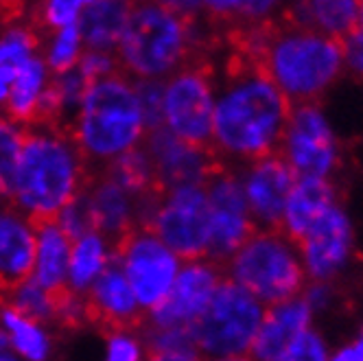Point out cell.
<instances>
[{
  "mask_svg": "<svg viewBox=\"0 0 363 361\" xmlns=\"http://www.w3.org/2000/svg\"><path fill=\"white\" fill-rule=\"evenodd\" d=\"M177 259L206 261L211 241V204L206 187L167 191L149 228Z\"/></svg>",
  "mask_w": 363,
  "mask_h": 361,
  "instance_id": "8",
  "label": "cell"
},
{
  "mask_svg": "<svg viewBox=\"0 0 363 361\" xmlns=\"http://www.w3.org/2000/svg\"><path fill=\"white\" fill-rule=\"evenodd\" d=\"M191 40L193 13L173 3H143L132 5L116 53L134 82H164L184 68Z\"/></svg>",
  "mask_w": 363,
  "mask_h": 361,
  "instance_id": "5",
  "label": "cell"
},
{
  "mask_svg": "<svg viewBox=\"0 0 363 361\" xmlns=\"http://www.w3.org/2000/svg\"><path fill=\"white\" fill-rule=\"evenodd\" d=\"M46 86H48V66L40 55L20 64L16 68V82L7 101L9 118L24 127L33 125L38 103Z\"/></svg>",
  "mask_w": 363,
  "mask_h": 361,
  "instance_id": "25",
  "label": "cell"
},
{
  "mask_svg": "<svg viewBox=\"0 0 363 361\" xmlns=\"http://www.w3.org/2000/svg\"><path fill=\"white\" fill-rule=\"evenodd\" d=\"M24 138H27V127L11 121L9 116H0V187L7 197L11 193Z\"/></svg>",
  "mask_w": 363,
  "mask_h": 361,
  "instance_id": "29",
  "label": "cell"
},
{
  "mask_svg": "<svg viewBox=\"0 0 363 361\" xmlns=\"http://www.w3.org/2000/svg\"><path fill=\"white\" fill-rule=\"evenodd\" d=\"M359 3L354 0H315V3H298L284 11V20L296 27L318 31L328 38L342 40L357 27Z\"/></svg>",
  "mask_w": 363,
  "mask_h": 361,
  "instance_id": "23",
  "label": "cell"
},
{
  "mask_svg": "<svg viewBox=\"0 0 363 361\" xmlns=\"http://www.w3.org/2000/svg\"><path fill=\"white\" fill-rule=\"evenodd\" d=\"M300 248L308 274L315 280L330 278L346 261L350 248V223L346 215L337 206H330L306 232Z\"/></svg>",
  "mask_w": 363,
  "mask_h": 361,
  "instance_id": "17",
  "label": "cell"
},
{
  "mask_svg": "<svg viewBox=\"0 0 363 361\" xmlns=\"http://www.w3.org/2000/svg\"><path fill=\"white\" fill-rule=\"evenodd\" d=\"M70 134L90 162L110 165L123 153L140 147L147 130L134 82L112 74L90 84L70 125Z\"/></svg>",
  "mask_w": 363,
  "mask_h": 361,
  "instance_id": "4",
  "label": "cell"
},
{
  "mask_svg": "<svg viewBox=\"0 0 363 361\" xmlns=\"http://www.w3.org/2000/svg\"><path fill=\"white\" fill-rule=\"evenodd\" d=\"M230 82L215 101V149L250 160L280 151L291 103L254 60L235 50Z\"/></svg>",
  "mask_w": 363,
  "mask_h": 361,
  "instance_id": "1",
  "label": "cell"
},
{
  "mask_svg": "<svg viewBox=\"0 0 363 361\" xmlns=\"http://www.w3.org/2000/svg\"><path fill=\"white\" fill-rule=\"evenodd\" d=\"M13 82H16V68H11V66L0 68V106H3V103L7 106Z\"/></svg>",
  "mask_w": 363,
  "mask_h": 361,
  "instance_id": "41",
  "label": "cell"
},
{
  "mask_svg": "<svg viewBox=\"0 0 363 361\" xmlns=\"http://www.w3.org/2000/svg\"><path fill=\"white\" fill-rule=\"evenodd\" d=\"M342 64L340 40L296 27L287 20L282 24L269 20V35L258 66L291 106L318 99L340 74Z\"/></svg>",
  "mask_w": 363,
  "mask_h": 361,
  "instance_id": "3",
  "label": "cell"
},
{
  "mask_svg": "<svg viewBox=\"0 0 363 361\" xmlns=\"http://www.w3.org/2000/svg\"><path fill=\"white\" fill-rule=\"evenodd\" d=\"M333 361H357V357H354V350L352 348H346V350H342L340 355H337Z\"/></svg>",
  "mask_w": 363,
  "mask_h": 361,
  "instance_id": "44",
  "label": "cell"
},
{
  "mask_svg": "<svg viewBox=\"0 0 363 361\" xmlns=\"http://www.w3.org/2000/svg\"><path fill=\"white\" fill-rule=\"evenodd\" d=\"M300 175L280 153L256 160L243 182L250 215L258 232L282 235V217Z\"/></svg>",
  "mask_w": 363,
  "mask_h": 361,
  "instance_id": "13",
  "label": "cell"
},
{
  "mask_svg": "<svg viewBox=\"0 0 363 361\" xmlns=\"http://www.w3.org/2000/svg\"><path fill=\"white\" fill-rule=\"evenodd\" d=\"M0 361H20V357H16L9 350H5V352H0Z\"/></svg>",
  "mask_w": 363,
  "mask_h": 361,
  "instance_id": "48",
  "label": "cell"
},
{
  "mask_svg": "<svg viewBox=\"0 0 363 361\" xmlns=\"http://www.w3.org/2000/svg\"><path fill=\"white\" fill-rule=\"evenodd\" d=\"M3 197H7V195H5V191H3V187H0V199H3Z\"/></svg>",
  "mask_w": 363,
  "mask_h": 361,
  "instance_id": "50",
  "label": "cell"
},
{
  "mask_svg": "<svg viewBox=\"0 0 363 361\" xmlns=\"http://www.w3.org/2000/svg\"><path fill=\"white\" fill-rule=\"evenodd\" d=\"M64 235L74 243L84 239L90 232H94V223H92V213H90V201H88V195H86V189L77 195L68 206L60 211V215L53 219Z\"/></svg>",
  "mask_w": 363,
  "mask_h": 361,
  "instance_id": "33",
  "label": "cell"
},
{
  "mask_svg": "<svg viewBox=\"0 0 363 361\" xmlns=\"http://www.w3.org/2000/svg\"><path fill=\"white\" fill-rule=\"evenodd\" d=\"M88 182L86 158L70 132L29 125L13 175L11 201L33 223L60 215Z\"/></svg>",
  "mask_w": 363,
  "mask_h": 361,
  "instance_id": "2",
  "label": "cell"
},
{
  "mask_svg": "<svg viewBox=\"0 0 363 361\" xmlns=\"http://www.w3.org/2000/svg\"><path fill=\"white\" fill-rule=\"evenodd\" d=\"M82 33L77 27H68L55 33V38L50 40V46L46 50V66L50 72L64 74L72 68H77L82 57Z\"/></svg>",
  "mask_w": 363,
  "mask_h": 361,
  "instance_id": "31",
  "label": "cell"
},
{
  "mask_svg": "<svg viewBox=\"0 0 363 361\" xmlns=\"http://www.w3.org/2000/svg\"><path fill=\"white\" fill-rule=\"evenodd\" d=\"M215 94L208 70L184 66L164 86V127L193 147L215 149Z\"/></svg>",
  "mask_w": 363,
  "mask_h": 361,
  "instance_id": "9",
  "label": "cell"
},
{
  "mask_svg": "<svg viewBox=\"0 0 363 361\" xmlns=\"http://www.w3.org/2000/svg\"><path fill=\"white\" fill-rule=\"evenodd\" d=\"M164 82H134L147 134L164 127Z\"/></svg>",
  "mask_w": 363,
  "mask_h": 361,
  "instance_id": "34",
  "label": "cell"
},
{
  "mask_svg": "<svg viewBox=\"0 0 363 361\" xmlns=\"http://www.w3.org/2000/svg\"><path fill=\"white\" fill-rule=\"evenodd\" d=\"M306 302H308V306L311 309H315V306H322L324 302H326V287L324 285H318V287H313L308 294H306V298H304Z\"/></svg>",
  "mask_w": 363,
  "mask_h": 361,
  "instance_id": "42",
  "label": "cell"
},
{
  "mask_svg": "<svg viewBox=\"0 0 363 361\" xmlns=\"http://www.w3.org/2000/svg\"><path fill=\"white\" fill-rule=\"evenodd\" d=\"M278 153L300 177H324L330 171L335 162V140L328 123L313 103L291 106Z\"/></svg>",
  "mask_w": 363,
  "mask_h": 361,
  "instance_id": "12",
  "label": "cell"
},
{
  "mask_svg": "<svg viewBox=\"0 0 363 361\" xmlns=\"http://www.w3.org/2000/svg\"><path fill=\"white\" fill-rule=\"evenodd\" d=\"M9 348V338H7V333L3 331V326H0V352H5Z\"/></svg>",
  "mask_w": 363,
  "mask_h": 361,
  "instance_id": "45",
  "label": "cell"
},
{
  "mask_svg": "<svg viewBox=\"0 0 363 361\" xmlns=\"http://www.w3.org/2000/svg\"><path fill=\"white\" fill-rule=\"evenodd\" d=\"M311 320V306L304 298H294L282 304L269 306L258 333L252 342L250 357L256 361H274L278 359Z\"/></svg>",
  "mask_w": 363,
  "mask_h": 361,
  "instance_id": "19",
  "label": "cell"
},
{
  "mask_svg": "<svg viewBox=\"0 0 363 361\" xmlns=\"http://www.w3.org/2000/svg\"><path fill=\"white\" fill-rule=\"evenodd\" d=\"M114 259L123 267L140 309L158 306L171 291L179 274V259L149 230L136 228L114 248Z\"/></svg>",
  "mask_w": 363,
  "mask_h": 361,
  "instance_id": "10",
  "label": "cell"
},
{
  "mask_svg": "<svg viewBox=\"0 0 363 361\" xmlns=\"http://www.w3.org/2000/svg\"><path fill=\"white\" fill-rule=\"evenodd\" d=\"M38 35L27 24H11L0 33V68H18L27 60L35 57Z\"/></svg>",
  "mask_w": 363,
  "mask_h": 361,
  "instance_id": "30",
  "label": "cell"
},
{
  "mask_svg": "<svg viewBox=\"0 0 363 361\" xmlns=\"http://www.w3.org/2000/svg\"><path fill=\"white\" fill-rule=\"evenodd\" d=\"M38 232V250L31 280L50 294H64L68 289V270L72 241L64 235L62 228L50 219L35 223Z\"/></svg>",
  "mask_w": 363,
  "mask_h": 361,
  "instance_id": "20",
  "label": "cell"
},
{
  "mask_svg": "<svg viewBox=\"0 0 363 361\" xmlns=\"http://www.w3.org/2000/svg\"><path fill=\"white\" fill-rule=\"evenodd\" d=\"M143 149L151 158L155 182L164 193L182 187H206L221 171L215 149L193 147L173 136L167 127L149 132Z\"/></svg>",
  "mask_w": 363,
  "mask_h": 361,
  "instance_id": "11",
  "label": "cell"
},
{
  "mask_svg": "<svg viewBox=\"0 0 363 361\" xmlns=\"http://www.w3.org/2000/svg\"><path fill=\"white\" fill-rule=\"evenodd\" d=\"M84 5H86L84 0H48L40 16L46 27L62 31L68 27H77Z\"/></svg>",
  "mask_w": 363,
  "mask_h": 361,
  "instance_id": "36",
  "label": "cell"
},
{
  "mask_svg": "<svg viewBox=\"0 0 363 361\" xmlns=\"http://www.w3.org/2000/svg\"><path fill=\"white\" fill-rule=\"evenodd\" d=\"M340 46H342V57H344V62L357 74L363 77V33L354 27L348 35H344L340 40Z\"/></svg>",
  "mask_w": 363,
  "mask_h": 361,
  "instance_id": "40",
  "label": "cell"
},
{
  "mask_svg": "<svg viewBox=\"0 0 363 361\" xmlns=\"http://www.w3.org/2000/svg\"><path fill=\"white\" fill-rule=\"evenodd\" d=\"M274 361H326V350L315 333L302 331Z\"/></svg>",
  "mask_w": 363,
  "mask_h": 361,
  "instance_id": "37",
  "label": "cell"
},
{
  "mask_svg": "<svg viewBox=\"0 0 363 361\" xmlns=\"http://www.w3.org/2000/svg\"><path fill=\"white\" fill-rule=\"evenodd\" d=\"M357 29L363 33V3H359V16H357Z\"/></svg>",
  "mask_w": 363,
  "mask_h": 361,
  "instance_id": "47",
  "label": "cell"
},
{
  "mask_svg": "<svg viewBox=\"0 0 363 361\" xmlns=\"http://www.w3.org/2000/svg\"><path fill=\"white\" fill-rule=\"evenodd\" d=\"M0 326L7 333L9 346L27 361H46L50 352V340L42 324L24 318L9 304L0 309Z\"/></svg>",
  "mask_w": 363,
  "mask_h": 361,
  "instance_id": "27",
  "label": "cell"
},
{
  "mask_svg": "<svg viewBox=\"0 0 363 361\" xmlns=\"http://www.w3.org/2000/svg\"><path fill=\"white\" fill-rule=\"evenodd\" d=\"M57 94H60V101H62V108H64V114L72 112L77 116L82 108V101L88 92V82L84 79V74L72 68L64 74H55V82H53Z\"/></svg>",
  "mask_w": 363,
  "mask_h": 361,
  "instance_id": "35",
  "label": "cell"
},
{
  "mask_svg": "<svg viewBox=\"0 0 363 361\" xmlns=\"http://www.w3.org/2000/svg\"><path fill=\"white\" fill-rule=\"evenodd\" d=\"M9 296H11L9 306L16 309L24 318H29L38 324L57 320V296L42 289L31 278L27 282H22L20 287H16Z\"/></svg>",
  "mask_w": 363,
  "mask_h": 361,
  "instance_id": "28",
  "label": "cell"
},
{
  "mask_svg": "<svg viewBox=\"0 0 363 361\" xmlns=\"http://www.w3.org/2000/svg\"><path fill=\"white\" fill-rule=\"evenodd\" d=\"M114 250L99 232H90L84 239L72 243L70 270H68V291L86 296L96 278L112 263Z\"/></svg>",
  "mask_w": 363,
  "mask_h": 361,
  "instance_id": "24",
  "label": "cell"
},
{
  "mask_svg": "<svg viewBox=\"0 0 363 361\" xmlns=\"http://www.w3.org/2000/svg\"><path fill=\"white\" fill-rule=\"evenodd\" d=\"M352 350H354L357 361H363V335H361V340L357 342V346H352Z\"/></svg>",
  "mask_w": 363,
  "mask_h": 361,
  "instance_id": "46",
  "label": "cell"
},
{
  "mask_svg": "<svg viewBox=\"0 0 363 361\" xmlns=\"http://www.w3.org/2000/svg\"><path fill=\"white\" fill-rule=\"evenodd\" d=\"M84 298L88 304V318L103 322L112 331L132 328L143 320V309L114 256L108 270L96 278V282Z\"/></svg>",
  "mask_w": 363,
  "mask_h": 361,
  "instance_id": "16",
  "label": "cell"
},
{
  "mask_svg": "<svg viewBox=\"0 0 363 361\" xmlns=\"http://www.w3.org/2000/svg\"><path fill=\"white\" fill-rule=\"evenodd\" d=\"M77 70L84 74L88 84L116 74V57L112 53H99V50H84Z\"/></svg>",
  "mask_w": 363,
  "mask_h": 361,
  "instance_id": "38",
  "label": "cell"
},
{
  "mask_svg": "<svg viewBox=\"0 0 363 361\" xmlns=\"http://www.w3.org/2000/svg\"><path fill=\"white\" fill-rule=\"evenodd\" d=\"M221 280V267L211 261H191L179 267L169 296L149 311L151 326H191L211 302Z\"/></svg>",
  "mask_w": 363,
  "mask_h": 361,
  "instance_id": "14",
  "label": "cell"
},
{
  "mask_svg": "<svg viewBox=\"0 0 363 361\" xmlns=\"http://www.w3.org/2000/svg\"><path fill=\"white\" fill-rule=\"evenodd\" d=\"M103 361H143V346L127 331H112L108 335L106 359Z\"/></svg>",
  "mask_w": 363,
  "mask_h": 361,
  "instance_id": "39",
  "label": "cell"
},
{
  "mask_svg": "<svg viewBox=\"0 0 363 361\" xmlns=\"http://www.w3.org/2000/svg\"><path fill=\"white\" fill-rule=\"evenodd\" d=\"M263 304L223 278L197 320L189 326L197 352L208 359L245 357L263 322Z\"/></svg>",
  "mask_w": 363,
  "mask_h": 361,
  "instance_id": "6",
  "label": "cell"
},
{
  "mask_svg": "<svg viewBox=\"0 0 363 361\" xmlns=\"http://www.w3.org/2000/svg\"><path fill=\"white\" fill-rule=\"evenodd\" d=\"M230 280L261 304L294 300L304 285V270L289 241L276 232L256 235L228 263Z\"/></svg>",
  "mask_w": 363,
  "mask_h": 361,
  "instance_id": "7",
  "label": "cell"
},
{
  "mask_svg": "<svg viewBox=\"0 0 363 361\" xmlns=\"http://www.w3.org/2000/svg\"><path fill=\"white\" fill-rule=\"evenodd\" d=\"M149 361H199L195 355H149Z\"/></svg>",
  "mask_w": 363,
  "mask_h": 361,
  "instance_id": "43",
  "label": "cell"
},
{
  "mask_svg": "<svg viewBox=\"0 0 363 361\" xmlns=\"http://www.w3.org/2000/svg\"><path fill=\"white\" fill-rule=\"evenodd\" d=\"M147 348H149V355H195V357H199L189 326H171V328L151 326L147 333Z\"/></svg>",
  "mask_w": 363,
  "mask_h": 361,
  "instance_id": "32",
  "label": "cell"
},
{
  "mask_svg": "<svg viewBox=\"0 0 363 361\" xmlns=\"http://www.w3.org/2000/svg\"><path fill=\"white\" fill-rule=\"evenodd\" d=\"M103 175L110 177L114 184H118L134 201L149 193L162 191L158 182H155V171H153L151 158L147 156L143 145L123 153V156H118L110 165H106V173Z\"/></svg>",
  "mask_w": 363,
  "mask_h": 361,
  "instance_id": "26",
  "label": "cell"
},
{
  "mask_svg": "<svg viewBox=\"0 0 363 361\" xmlns=\"http://www.w3.org/2000/svg\"><path fill=\"white\" fill-rule=\"evenodd\" d=\"M84 189L90 201L94 232H99L114 250L129 232L136 230L134 199L106 175H101L99 179H88Z\"/></svg>",
  "mask_w": 363,
  "mask_h": 361,
  "instance_id": "18",
  "label": "cell"
},
{
  "mask_svg": "<svg viewBox=\"0 0 363 361\" xmlns=\"http://www.w3.org/2000/svg\"><path fill=\"white\" fill-rule=\"evenodd\" d=\"M333 206V187L324 177H300L282 217V237L300 245L306 232Z\"/></svg>",
  "mask_w": 363,
  "mask_h": 361,
  "instance_id": "21",
  "label": "cell"
},
{
  "mask_svg": "<svg viewBox=\"0 0 363 361\" xmlns=\"http://www.w3.org/2000/svg\"><path fill=\"white\" fill-rule=\"evenodd\" d=\"M211 361H250V357H228V359H211Z\"/></svg>",
  "mask_w": 363,
  "mask_h": 361,
  "instance_id": "49",
  "label": "cell"
},
{
  "mask_svg": "<svg viewBox=\"0 0 363 361\" xmlns=\"http://www.w3.org/2000/svg\"><path fill=\"white\" fill-rule=\"evenodd\" d=\"M35 223L16 206H0V294H11L33 274Z\"/></svg>",
  "mask_w": 363,
  "mask_h": 361,
  "instance_id": "15",
  "label": "cell"
},
{
  "mask_svg": "<svg viewBox=\"0 0 363 361\" xmlns=\"http://www.w3.org/2000/svg\"><path fill=\"white\" fill-rule=\"evenodd\" d=\"M129 11H132V5L121 3V0H90L86 3L77 29H79L88 50L114 53L123 38Z\"/></svg>",
  "mask_w": 363,
  "mask_h": 361,
  "instance_id": "22",
  "label": "cell"
}]
</instances>
